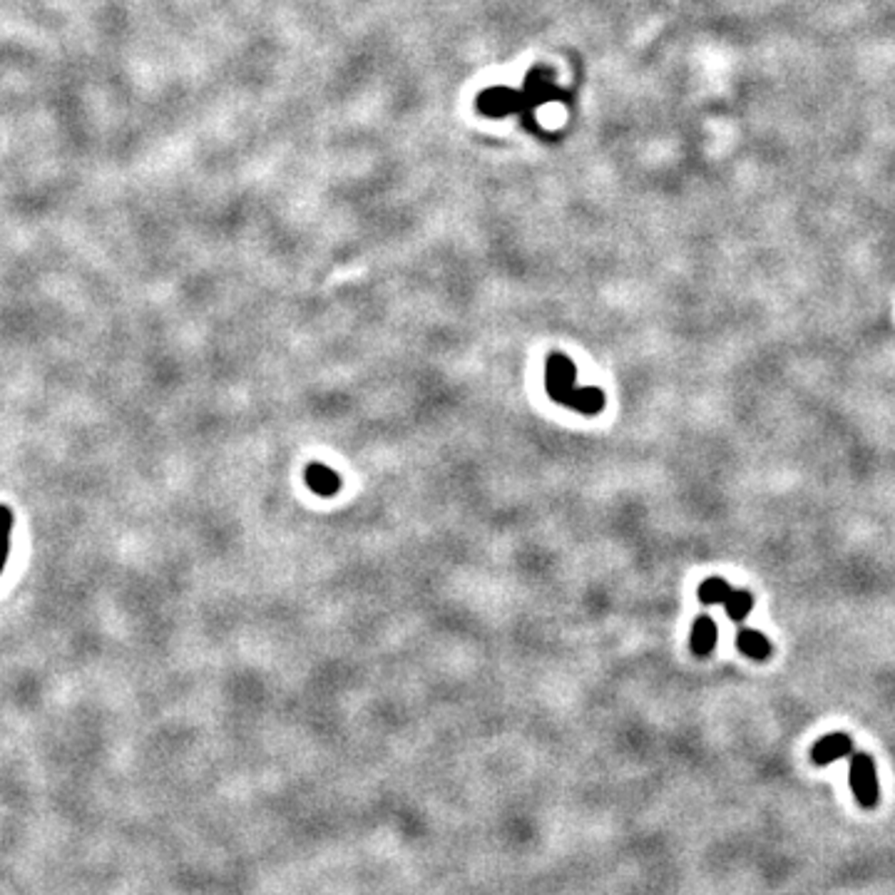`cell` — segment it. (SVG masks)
<instances>
[{
	"mask_svg": "<svg viewBox=\"0 0 895 895\" xmlns=\"http://www.w3.org/2000/svg\"><path fill=\"white\" fill-rule=\"evenodd\" d=\"M577 369L564 353H550L545 366V389L547 396L584 416H597L604 409V393L600 389H577Z\"/></svg>",
	"mask_w": 895,
	"mask_h": 895,
	"instance_id": "1",
	"label": "cell"
},
{
	"mask_svg": "<svg viewBox=\"0 0 895 895\" xmlns=\"http://www.w3.org/2000/svg\"><path fill=\"white\" fill-rule=\"evenodd\" d=\"M848 781L851 791L861 808H876L881 804V784H878L876 761L866 751H858L851 756V769H848Z\"/></svg>",
	"mask_w": 895,
	"mask_h": 895,
	"instance_id": "2",
	"label": "cell"
},
{
	"mask_svg": "<svg viewBox=\"0 0 895 895\" xmlns=\"http://www.w3.org/2000/svg\"><path fill=\"white\" fill-rule=\"evenodd\" d=\"M853 751V741L848 734L843 731H833V734H826L823 739H818L813 746H811V761L816 766H828L833 761L843 759Z\"/></svg>",
	"mask_w": 895,
	"mask_h": 895,
	"instance_id": "3",
	"label": "cell"
},
{
	"mask_svg": "<svg viewBox=\"0 0 895 895\" xmlns=\"http://www.w3.org/2000/svg\"><path fill=\"white\" fill-rule=\"evenodd\" d=\"M717 640H719V630H717L714 620L707 614L697 617L691 624V652L697 657H709L714 652V647H717Z\"/></svg>",
	"mask_w": 895,
	"mask_h": 895,
	"instance_id": "4",
	"label": "cell"
},
{
	"mask_svg": "<svg viewBox=\"0 0 895 895\" xmlns=\"http://www.w3.org/2000/svg\"><path fill=\"white\" fill-rule=\"evenodd\" d=\"M303 480H306V486L312 487L316 496L322 497H332L341 490V477L333 473L332 467L322 466V463H312V466L306 467Z\"/></svg>",
	"mask_w": 895,
	"mask_h": 895,
	"instance_id": "5",
	"label": "cell"
},
{
	"mask_svg": "<svg viewBox=\"0 0 895 895\" xmlns=\"http://www.w3.org/2000/svg\"><path fill=\"white\" fill-rule=\"evenodd\" d=\"M736 647L744 657H749L754 662H764L771 654V642L756 630H741L736 634Z\"/></svg>",
	"mask_w": 895,
	"mask_h": 895,
	"instance_id": "6",
	"label": "cell"
},
{
	"mask_svg": "<svg viewBox=\"0 0 895 895\" xmlns=\"http://www.w3.org/2000/svg\"><path fill=\"white\" fill-rule=\"evenodd\" d=\"M724 607H727V617H729L731 622H741V620L751 612L754 597H751V592H746V590H731V594L727 597Z\"/></svg>",
	"mask_w": 895,
	"mask_h": 895,
	"instance_id": "7",
	"label": "cell"
},
{
	"mask_svg": "<svg viewBox=\"0 0 895 895\" xmlns=\"http://www.w3.org/2000/svg\"><path fill=\"white\" fill-rule=\"evenodd\" d=\"M731 594V587L721 577H711V580H704L699 587V600L704 604H724L727 597Z\"/></svg>",
	"mask_w": 895,
	"mask_h": 895,
	"instance_id": "8",
	"label": "cell"
},
{
	"mask_svg": "<svg viewBox=\"0 0 895 895\" xmlns=\"http://www.w3.org/2000/svg\"><path fill=\"white\" fill-rule=\"evenodd\" d=\"M10 530H13V513L5 505H0V573H3L5 560H8Z\"/></svg>",
	"mask_w": 895,
	"mask_h": 895,
	"instance_id": "9",
	"label": "cell"
}]
</instances>
